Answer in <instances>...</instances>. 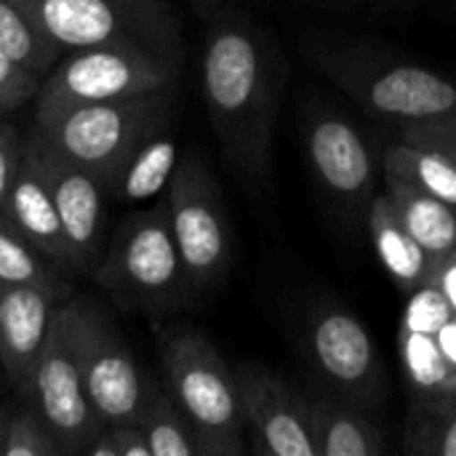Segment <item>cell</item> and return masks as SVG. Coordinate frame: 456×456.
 Here are the masks:
<instances>
[{
	"label": "cell",
	"mask_w": 456,
	"mask_h": 456,
	"mask_svg": "<svg viewBox=\"0 0 456 456\" xmlns=\"http://www.w3.org/2000/svg\"><path fill=\"white\" fill-rule=\"evenodd\" d=\"M179 163L176 142L160 131L150 136L110 179L107 192L118 203H142L166 192Z\"/></svg>",
	"instance_id": "obj_20"
},
{
	"label": "cell",
	"mask_w": 456,
	"mask_h": 456,
	"mask_svg": "<svg viewBox=\"0 0 456 456\" xmlns=\"http://www.w3.org/2000/svg\"><path fill=\"white\" fill-rule=\"evenodd\" d=\"M45 37L64 53L144 43L182 48L179 19L168 0H21Z\"/></svg>",
	"instance_id": "obj_8"
},
{
	"label": "cell",
	"mask_w": 456,
	"mask_h": 456,
	"mask_svg": "<svg viewBox=\"0 0 456 456\" xmlns=\"http://www.w3.org/2000/svg\"><path fill=\"white\" fill-rule=\"evenodd\" d=\"M382 182L385 195L393 200L401 222L422 246V251L433 262V270H438L456 251V206L425 192L422 187L395 174H385Z\"/></svg>",
	"instance_id": "obj_18"
},
{
	"label": "cell",
	"mask_w": 456,
	"mask_h": 456,
	"mask_svg": "<svg viewBox=\"0 0 456 456\" xmlns=\"http://www.w3.org/2000/svg\"><path fill=\"white\" fill-rule=\"evenodd\" d=\"M43 75L13 59L0 48V115L16 112L27 102H35Z\"/></svg>",
	"instance_id": "obj_26"
},
{
	"label": "cell",
	"mask_w": 456,
	"mask_h": 456,
	"mask_svg": "<svg viewBox=\"0 0 456 456\" xmlns=\"http://www.w3.org/2000/svg\"><path fill=\"white\" fill-rule=\"evenodd\" d=\"M83 454L86 456H118V449H115V438H112V433H110V428H107V425H102V428L94 433V438L86 444Z\"/></svg>",
	"instance_id": "obj_31"
},
{
	"label": "cell",
	"mask_w": 456,
	"mask_h": 456,
	"mask_svg": "<svg viewBox=\"0 0 456 456\" xmlns=\"http://www.w3.org/2000/svg\"><path fill=\"white\" fill-rule=\"evenodd\" d=\"M0 48L43 77L61 59L21 0H0Z\"/></svg>",
	"instance_id": "obj_23"
},
{
	"label": "cell",
	"mask_w": 456,
	"mask_h": 456,
	"mask_svg": "<svg viewBox=\"0 0 456 456\" xmlns=\"http://www.w3.org/2000/svg\"><path fill=\"white\" fill-rule=\"evenodd\" d=\"M302 56L374 118L401 126L456 110V80L417 61L321 37L305 40Z\"/></svg>",
	"instance_id": "obj_2"
},
{
	"label": "cell",
	"mask_w": 456,
	"mask_h": 456,
	"mask_svg": "<svg viewBox=\"0 0 456 456\" xmlns=\"http://www.w3.org/2000/svg\"><path fill=\"white\" fill-rule=\"evenodd\" d=\"M64 286L0 281V363L21 398L29 390L53 313L64 302Z\"/></svg>",
	"instance_id": "obj_15"
},
{
	"label": "cell",
	"mask_w": 456,
	"mask_h": 456,
	"mask_svg": "<svg viewBox=\"0 0 456 456\" xmlns=\"http://www.w3.org/2000/svg\"><path fill=\"white\" fill-rule=\"evenodd\" d=\"M69 315L83 385L96 417L104 425L139 422L150 377L142 374L118 326L94 299H72Z\"/></svg>",
	"instance_id": "obj_10"
},
{
	"label": "cell",
	"mask_w": 456,
	"mask_h": 456,
	"mask_svg": "<svg viewBox=\"0 0 456 456\" xmlns=\"http://www.w3.org/2000/svg\"><path fill=\"white\" fill-rule=\"evenodd\" d=\"M24 401L32 403L48 422L64 454H83L86 444L104 425L96 417L83 385V371L72 337L69 302H61L53 313L48 339L37 358Z\"/></svg>",
	"instance_id": "obj_11"
},
{
	"label": "cell",
	"mask_w": 456,
	"mask_h": 456,
	"mask_svg": "<svg viewBox=\"0 0 456 456\" xmlns=\"http://www.w3.org/2000/svg\"><path fill=\"white\" fill-rule=\"evenodd\" d=\"M382 171L395 174V176L422 187L425 192L456 206V166L446 155H441L436 150L398 139V142L387 144L385 158H382Z\"/></svg>",
	"instance_id": "obj_22"
},
{
	"label": "cell",
	"mask_w": 456,
	"mask_h": 456,
	"mask_svg": "<svg viewBox=\"0 0 456 456\" xmlns=\"http://www.w3.org/2000/svg\"><path fill=\"white\" fill-rule=\"evenodd\" d=\"M107 428L115 438L118 456H152L147 436L139 422H118V425H107Z\"/></svg>",
	"instance_id": "obj_30"
},
{
	"label": "cell",
	"mask_w": 456,
	"mask_h": 456,
	"mask_svg": "<svg viewBox=\"0 0 456 456\" xmlns=\"http://www.w3.org/2000/svg\"><path fill=\"white\" fill-rule=\"evenodd\" d=\"M5 419H8V409L0 403V449H3V436H5Z\"/></svg>",
	"instance_id": "obj_32"
},
{
	"label": "cell",
	"mask_w": 456,
	"mask_h": 456,
	"mask_svg": "<svg viewBox=\"0 0 456 456\" xmlns=\"http://www.w3.org/2000/svg\"><path fill=\"white\" fill-rule=\"evenodd\" d=\"M235 379L254 454L318 456L302 393L262 363H238Z\"/></svg>",
	"instance_id": "obj_13"
},
{
	"label": "cell",
	"mask_w": 456,
	"mask_h": 456,
	"mask_svg": "<svg viewBox=\"0 0 456 456\" xmlns=\"http://www.w3.org/2000/svg\"><path fill=\"white\" fill-rule=\"evenodd\" d=\"M152 456H200L195 433L166 385L150 377L147 398L139 414Z\"/></svg>",
	"instance_id": "obj_21"
},
{
	"label": "cell",
	"mask_w": 456,
	"mask_h": 456,
	"mask_svg": "<svg viewBox=\"0 0 456 456\" xmlns=\"http://www.w3.org/2000/svg\"><path fill=\"white\" fill-rule=\"evenodd\" d=\"M0 281L64 286V281L59 278V270L37 248H32L19 232H13L3 219H0Z\"/></svg>",
	"instance_id": "obj_24"
},
{
	"label": "cell",
	"mask_w": 456,
	"mask_h": 456,
	"mask_svg": "<svg viewBox=\"0 0 456 456\" xmlns=\"http://www.w3.org/2000/svg\"><path fill=\"white\" fill-rule=\"evenodd\" d=\"M171 232L192 299L214 294L232 267V227L222 187L200 152L179 158L166 187Z\"/></svg>",
	"instance_id": "obj_7"
},
{
	"label": "cell",
	"mask_w": 456,
	"mask_h": 456,
	"mask_svg": "<svg viewBox=\"0 0 456 456\" xmlns=\"http://www.w3.org/2000/svg\"><path fill=\"white\" fill-rule=\"evenodd\" d=\"M158 350L163 385L187 417L200 456L243 454L246 419L238 379L216 345L192 326H163Z\"/></svg>",
	"instance_id": "obj_3"
},
{
	"label": "cell",
	"mask_w": 456,
	"mask_h": 456,
	"mask_svg": "<svg viewBox=\"0 0 456 456\" xmlns=\"http://www.w3.org/2000/svg\"><path fill=\"white\" fill-rule=\"evenodd\" d=\"M3 222L19 232L32 248H37L56 270L75 273L69 243L56 211V203L51 198L48 182L37 166V158L32 152V144L24 134L21 144V163L13 176V184L5 198Z\"/></svg>",
	"instance_id": "obj_16"
},
{
	"label": "cell",
	"mask_w": 456,
	"mask_h": 456,
	"mask_svg": "<svg viewBox=\"0 0 456 456\" xmlns=\"http://www.w3.org/2000/svg\"><path fill=\"white\" fill-rule=\"evenodd\" d=\"M94 281L128 313L166 315L195 302L171 232L166 198L126 216L102 251Z\"/></svg>",
	"instance_id": "obj_4"
},
{
	"label": "cell",
	"mask_w": 456,
	"mask_h": 456,
	"mask_svg": "<svg viewBox=\"0 0 456 456\" xmlns=\"http://www.w3.org/2000/svg\"><path fill=\"white\" fill-rule=\"evenodd\" d=\"M299 347L326 393L371 411L382 403L387 374L369 329L345 307L321 305L305 315Z\"/></svg>",
	"instance_id": "obj_9"
},
{
	"label": "cell",
	"mask_w": 456,
	"mask_h": 456,
	"mask_svg": "<svg viewBox=\"0 0 456 456\" xmlns=\"http://www.w3.org/2000/svg\"><path fill=\"white\" fill-rule=\"evenodd\" d=\"M203 24L200 88L214 134L238 182L273 190L275 120L289 80L278 40L238 0H198Z\"/></svg>",
	"instance_id": "obj_1"
},
{
	"label": "cell",
	"mask_w": 456,
	"mask_h": 456,
	"mask_svg": "<svg viewBox=\"0 0 456 456\" xmlns=\"http://www.w3.org/2000/svg\"><path fill=\"white\" fill-rule=\"evenodd\" d=\"M409 452L425 456H456V398L433 414L417 433H409Z\"/></svg>",
	"instance_id": "obj_27"
},
{
	"label": "cell",
	"mask_w": 456,
	"mask_h": 456,
	"mask_svg": "<svg viewBox=\"0 0 456 456\" xmlns=\"http://www.w3.org/2000/svg\"><path fill=\"white\" fill-rule=\"evenodd\" d=\"M176 86L131 99L77 104L35 115L32 131L72 163L94 171L104 187L118 168L174 120Z\"/></svg>",
	"instance_id": "obj_5"
},
{
	"label": "cell",
	"mask_w": 456,
	"mask_h": 456,
	"mask_svg": "<svg viewBox=\"0 0 456 456\" xmlns=\"http://www.w3.org/2000/svg\"><path fill=\"white\" fill-rule=\"evenodd\" d=\"M369 235L377 248V256L382 259L387 275L398 283L401 291L414 294L425 289L433 281V262L422 251V246L414 240V235L401 222L393 200L382 192L374 195L369 214H366Z\"/></svg>",
	"instance_id": "obj_19"
},
{
	"label": "cell",
	"mask_w": 456,
	"mask_h": 456,
	"mask_svg": "<svg viewBox=\"0 0 456 456\" xmlns=\"http://www.w3.org/2000/svg\"><path fill=\"white\" fill-rule=\"evenodd\" d=\"M21 144H24V136L19 134V128L0 118V219H3L8 190L21 163Z\"/></svg>",
	"instance_id": "obj_29"
},
{
	"label": "cell",
	"mask_w": 456,
	"mask_h": 456,
	"mask_svg": "<svg viewBox=\"0 0 456 456\" xmlns=\"http://www.w3.org/2000/svg\"><path fill=\"white\" fill-rule=\"evenodd\" d=\"M307 163L321 190L355 224L374 200L377 158L366 136L331 110L310 112L302 123Z\"/></svg>",
	"instance_id": "obj_12"
},
{
	"label": "cell",
	"mask_w": 456,
	"mask_h": 456,
	"mask_svg": "<svg viewBox=\"0 0 456 456\" xmlns=\"http://www.w3.org/2000/svg\"><path fill=\"white\" fill-rule=\"evenodd\" d=\"M179 69L182 48L112 43L72 51L43 77L35 96V115L160 91L176 86Z\"/></svg>",
	"instance_id": "obj_6"
},
{
	"label": "cell",
	"mask_w": 456,
	"mask_h": 456,
	"mask_svg": "<svg viewBox=\"0 0 456 456\" xmlns=\"http://www.w3.org/2000/svg\"><path fill=\"white\" fill-rule=\"evenodd\" d=\"M27 139L56 203L75 273L91 275L102 259V235L107 214L104 200L110 198V192L94 171L72 163L53 147H48L35 131H29Z\"/></svg>",
	"instance_id": "obj_14"
},
{
	"label": "cell",
	"mask_w": 456,
	"mask_h": 456,
	"mask_svg": "<svg viewBox=\"0 0 456 456\" xmlns=\"http://www.w3.org/2000/svg\"><path fill=\"white\" fill-rule=\"evenodd\" d=\"M398 139L436 150V152L446 155L456 166V110L438 115V118L417 120V123H401Z\"/></svg>",
	"instance_id": "obj_28"
},
{
	"label": "cell",
	"mask_w": 456,
	"mask_h": 456,
	"mask_svg": "<svg viewBox=\"0 0 456 456\" xmlns=\"http://www.w3.org/2000/svg\"><path fill=\"white\" fill-rule=\"evenodd\" d=\"M350 3H355V0H350Z\"/></svg>",
	"instance_id": "obj_33"
},
{
	"label": "cell",
	"mask_w": 456,
	"mask_h": 456,
	"mask_svg": "<svg viewBox=\"0 0 456 456\" xmlns=\"http://www.w3.org/2000/svg\"><path fill=\"white\" fill-rule=\"evenodd\" d=\"M0 456H64V449L40 411L32 403H24L8 409Z\"/></svg>",
	"instance_id": "obj_25"
},
{
	"label": "cell",
	"mask_w": 456,
	"mask_h": 456,
	"mask_svg": "<svg viewBox=\"0 0 456 456\" xmlns=\"http://www.w3.org/2000/svg\"><path fill=\"white\" fill-rule=\"evenodd\" d=\"M307 419L318 456H382L387 452L382 430L363 409L331 395H305Z\"/></svg>",
	"instance_id": "obj_17"
}]
</instances>
